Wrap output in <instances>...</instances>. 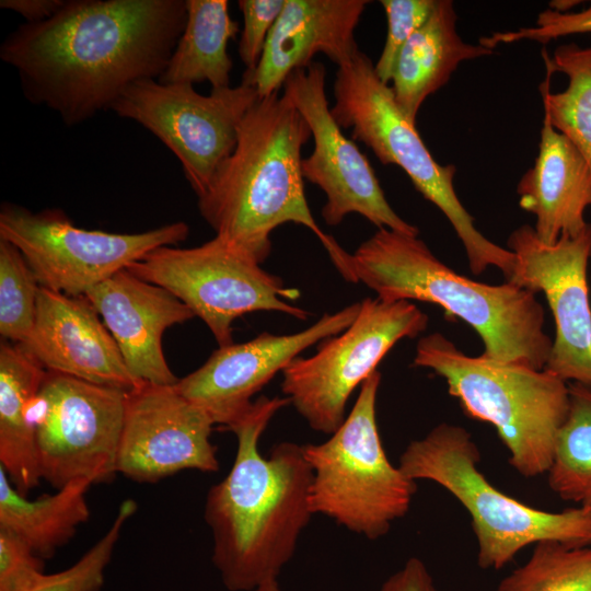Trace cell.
<instances>
[{"mask_svg":"<svg viewBox=\"0 0 591 591\" xmlns=\"http://www.w3.org/2000/svg\"><path fill=\"white\" fill-rule=\"evenodd\" d=\"M186 0H66L0 46L24 96L67 126L112 105L131 84L158 80L186 23Z\"/></svg>","mask_w":591,"mask_h":591,"instance_id":"obj_1","label":"cell"},{"mask_svg":"<svg viewBox=\"0 0 591 591\" xmlns=\"http://www.w3.org/2000/svg\"><path fill=\"white\" fill-rule=\"evenodd\" d=\"M289 404L287 397L263 395L225 429L236 436V454L228 475L210 487L204 518L212 535L211 560L229 591L277 580L313 515V473L302 445L280 442L267 457L258 450L269 421Z\"/></svg>","mask_w":591,"mask_h":591,"instance_id":"obj_2","label":"cell"},{"mask_svg":"<svg viewBox=\"0 0 591 591\" xmlns=\"http://www.w3.org/2000/svg\"><path fill=\"white\" fill-rule=\"evenodd\" d=\"M311 136L285 94L258 96L239 126L233 152L197 197L198 209L216 235L259 264L269 256L276 228L288 222L304 225L346 278L350 254L322 231L305 198L302 148Z\"/></svg>","mask_w":591,"mask_h":591,"instance_id":"obj_3","label":"cell"},{"mask_svg":"<svg viewBox=\"0 0 591 591\" xmlns=\"http://www.w3.org/2000/svg\"><path fill=\"white\" fill-rule=\"evenodd\" d=\"M352 282L385 302L421 301L441 306L482 338L483 355L543 370L553 340L535 292L507 282L487 285L454 271L418 235L379 229L351 254Z\"/></svg>","mask_w":591,"mask_h":591,"instance_id":"obj_4","label":"cell"},{"mask_svg":"<svg viewBox=\"0 0 591 591\" xmlns=\"http://www.w3.org/2000/svg\"><path fill=\"white\" fill-rule=\"evenodd\" d=\"M413 366L432 370L470 418L495 427L520 475L547 473L568 414L566 381L544 369L468 356L438 332L419 338Z\"/></svg>","mask_w":591,"mask_h":591,"instance_id":"obj_5","label":"cell"},{"mask_svg":"<svg viewBox=\"0 0 591 591\" xmlns=\"http://www.w3.org/2000/svg\"><path fill=\"white\" fill-rule=\"evenodd\" d=\"M480 453L471 433L447 422L413 440L398 467L413 480L433 482L467 510L482 569H501L521 549L542 541L591 545V510L582 507L549 512L510 497L478 470Z\"/></svg>","mask_w":591,"mask_h":591,"instance_id":"obj_6","label":"cell"},{"mask_svg":"<svg viewBox=\"0 0 591 591\" xmlns=\"http://www.w3.org/2000/svg\"><path fill=\"white\" fill-rule=\"evenodd\" d=\"M333 92L331 113L340 128L350 129L351 139L363 142L382 164L399 166L415 188L440 209L462 242L472 273L479 275L494 266L509 280L515 268L514 254L476 229L454 188L456 167L433 159L416 124L404 115L391 86L379 79L366 54L359 51L338 67Z\"/></svg>","mask_w":591,"mask_h":591,"instance_id":"obj_7","label":"cell"},{"mask_svg":"<svg viewBox=\"0 0 591 591\" xmlns=\"http://www.w3.org/2000/svg\"><path fill=\"white\" fill-rule=\"evenodd\" d=\"M381 373L374 371L340 427L321 443L302 445L313 477L309 493L312 514L376 540L408 512L416 482L387 459L376 424Z\"/></svg>","mask_w":591,"mask_h":591,"instance_id":"obj_8","label":"cell"},{"mask_svg":"<svg viewBox=\"0 0 591 591\" xmlns=\"http://www.w3.org/2000/svg\"><path fill=\"white\" fill-rule=\"evenodd\" d=\"M186 304L210 329L219 347L233 344V322L247 313L275 311L298 320L311 313L291 303L299 290L216 235L189 248L160 246L128 268Z\"/></svg>","mask_w":591,"mask_h":591,"instance_id":"obj_9","label":"cell"},{"mask_svg":"<svg viewBox=\"0 0 591 591\" xmlns=\"http://www.w3.org/2000/svg\"><path fill=\"white\" fill-rule=\"evenodd\" d=\"M429 317L410 301L366 298L354 322L322 341L311 357L294 358L282 371L281 391L315 431L335 432L357 386L404 338L426 331Z\"/></svg>","mask_w":591,"mask_h":591,"instance_id":"obj_10","label":"cell"},{"mask_svg":"<svg viewBox=\"0 0 591 591\" xmlns=\"http://www.w3.org/2000/svg\"><path fill=\"white\" fill-rule=\"evenodd\" d=\"M188 234L183 221L112 233L78 228L56 208L33 212L4 202L0 211V240L22 253L40 287L71 297L85 296L152 250L176 245Z\"/></svg>","mask_w":591,"mask_h":591,"instance_id":"obj_11","label":"cell"},{"mask_svg":"<svg viewBox=\"0 0 591 591\" xmlns=\"http://www.w3.org/2000/svg\"><path fill=\"white\" fill-rule=\"evenodd\" d=\"M128 391L47 371L30 402L42 479L56 489L70 482H111Z\"/></svg>","mask_w":591,"mask_h":591,"instance_id":"obj_12","label":"cell"},{"mask_svg":"<svg viewBox=\"0 0 591 591\" xmlns=\"http://www.w3.org/2000/svg\"><path fill=\"white\" fill-rule=\"evenodd\" d=\"M257 97L255 86L244 81L202 95L192 84L148 79L128 86L111 109L159 138L198 197L233 152L239 126Z\"/></svg>","mask_w":591,"mask_h":591,"instance_id":"obj_13","label":"cell"},{"mask_svg":"<svg viewBox=\"0 0 591 591\" xmlns=\"http://www.w3.org/2000/svg\"><path fill=\"white\" fill-rule=\"evenodd\" d=\"M325 77L324 65L313 61L293 71L283 83V94L311 130L313 150L302 160V175L326 196L322 208L325 223L336 227L356 212L379 229L418 235L419 230L393 210L368 158L344 135L333 117Z\"/></svg>","mask_w":591,"mask_h":591,"instance_id":"obj_14","label":"cell"},{"mask_svg":"<svg viewBox=\"0 0 591 591\" xmlns=\"http://www.w3.org/2000/svg\"><path fill=\"white\" fill-rule=\"evenodd\" d=\"M515 269L507 281L544 293L555 321V338L544 370L591 387V306L588 264L591 224L576 236L563 234L545 244L522 224L508 237Z\"/></svg>","mask_w":591,"mask_h":591,"instance_id":"obj_15","label":"cell"},{"mask_svg":"<svg viewBox=\"0 0 591 591\" xmlns=\"http://www.w3.org/2000/svg\"><path fill=\"white\" fill-rule=\"evenodd\" d=\"M215 422L174 385L142 383L128 391L117 473L155 483L185 470L219 471Z\"/></svg>","mask_w":591,"mask_h":591,"instance_id":"obj_16","label":"cell"},{"mask_svg":"<svg viewBox=\"0 0 591 591\" xmlns=\"http://www.w3.org/2000/svg\"><path fill=\"white\" fill-rule=\"evenodd\" d=\"M360 302L324 313L294 334L264 332L253 339L216 349L197 370L178 379L177 391L209 415L223 430L253 406V397L294 358L323 339L345 331L356 318Z\"/></svg>","mask_w":591,"mask_h":591,"instance_id":"obj_17","label":"cell"},{"mask_svg":"<svg viewBox=\"0 0 591 591\" xmlns=\"http://www.w3.org/2000/svg\"><path fill=\"white\" fill-rule=\"evenodd\" d=\"M19 345L47 371L125 391L143 383L127 369L116 341L85 296L40 287L34 328Z\"/></svg>","mask_w":591,"mask_h":591,"instance_id":"obj_18","label":"cell"},{"mask_svg":"<svg viewBox=\"0 0 591 591\" xmlns=\"http://www.w3.org/2000/svg\"><path fill=\"white\" fill-rule=\"evenodd\" d=\"M85 297L116 341L131 375L140 382L174 385L178 378L164 357V332L195 317L165 288L146 281L127 268L90 289Z\"/></svg>","mask_w":591,"mask_h":591,"instance_id":"obj_19","label":"cell"},{"mask_svg":"<svg viewBox=\"0 0 591 591\" xmlns=\"http://www.w3.org/2000/svg\"><path fill=\"white\" fill-rule=\"evenodd\" d=\"M367 0H286L271 28L256 70L242 81L255 86L259 97L279 91L296 70L322 53L338 67L360 50L355 31Z\"/></svg>","mask_w":591,"mask_h":591,"instance_id":"obj_20","label":"cell"},{"mask_svg":"<svg viewBox=\"0 0 591 591\" xmlns=\"http://www.w3.org/2000/svg\"><path fill=\"white\" fill-rule=\"evenodd\" d=\"M517 194L520 207L535 216L533 229L545 244H555L563 234L576 236L588 225L591 167L545 115L537 157L519 181Z\"/></svg>","mask_w":591,"mask_h":591,"instance_id":"obj_21","label":"cell"},{"mask_svg":"<svg viewBox=\"0 0 591 591\" xmlns=\"http://www.w3.org/2000/svg\"><path fill=\"white\" fill-rule=\"evenodd\" d=\"M493 54L494 49L464 42L457 33L454 3L437 0L397 57L390 85L397 105L416 124L426 99L448 83L461 62Z\"/></svg>","mask_w":591,"mask_h":591,"instance_id":"obj_22","label":"cell"},{"mask_svg":"<svg viewBox=\"0 0 591 591\" xmlns=\"http://www.w3.org/2000/svg\"><path fill=\"white\" fill-rule=\"evenodd\" d=\"M46 372L19 344L1 340L0 466L25 496L42 480L27 408Z\"/></svg>","mask_w":591,"mask_h":591,"instance_id":"obj_23","label":"cell"},{"mask_svg":"<svg viewBox=\"0 0 591 591\" xmlns=\"http://www.w3.org/2000/svg\"><path fill=\"white\" fill-rule=\"evenodd\" d=\"M93 485L77 479L55 494L28 499L0 466V530L25 543L42 559L66 545L90 518L86 493Z\"/></svg>","mask_w":591,"mask_h":591,"instance_id":"obj_24","label":"cell"},{"mask_svg":"<svg viewBox=\"0 0 591 591\" xmlns=\"http://www.w3.org/2000/svg\"><path fill=\"white\" fill-rule=\"evenodd\" d=\"M186 13L183 33L158 81L192 85L207 81L211 90L231 86L228 43L240 30L229 14V1L186 0Z\"/></svg>","mask_w":591,"mask_h":591,"instance_id":"obj_25","label":"cell"},{"mask_svg":"<svg viewBox=\"0 0 591 591\" xmlns=\"http://www.w3.org/2000/svg\"><path fill=\"white\" fill-rule=\"evenodd\" d=\"M544 115L581 152L591 167V46H558L545 56Z\"/></svg>","mask_w":591,"mask_h":591,"instance_id":"obj_26","label":"cell"},{"mask_svg":"<svg viewBox=\"0 0 591 591\" xmlns=\"http://www.w3.org/2000/svg\"><path fill=\"white\" fill-rule=\"evenodd\" d=\"M569 408L547 471L549 488L591 510V387L569 382Z\"/></svg>","mask_w":591,"mask_h":591,"instance_id":"obj_27","label":"cell"},{"mask_svg":"<svg viewBox=\"0 0 591 591\" xmlns=\"http://www.w3.org/2000/svg\"><path fill=\"white\" fill-rule=\"evenodd\" d=\"M497 591H591V545L536 543L529 559L506 576Z\"/></svg>","mask_w":591,"mask_h":591,"instance_id":"obj_28","label":"cell"},{"mask_svg":"<svg viewBox=\"0 0 591 591\" xmlns=\"http://www.w3.org/2000/svg\"><path fill=\"white\" fill-rule=\"evenodd\" d=\"M39 283L22 253L0 240V335L23 344L36 320Z\"/></svg>","mask_w":591,"mask_h":591,"instance_id":"obj_29","label":"cell"},{"mask_svg":"<svg viewBox=\"0 0 591 591\" xmlns=\"http://www.w3.org/2000/svg\"><path fill=\"white\" fill-rule=\"evenodd\" d=\"M136 510L135 500H124L106 533L74 564L54 573L44 572L23 591H100L121 530Z\"/></svg>","mask_w":591,"mask_h":591,"instance_id":"obj_30","label":"cell"},{"mask_svg":"<svg viewBox=\"0 0 591 591\" xmlns=\"http://www.w3.org/2000/svg\"><path fill=\"white\" fill-rule=\"evenodd\" d=\"M387 20V33L374 65L379 79L391 83L397 57L409 37L428 20L437 0H381Z\"/></svg>","mask_w":591,"mask_h":591,"instance_id":"obj_31","label":"cell"},{"mask_svg":"<svg viewBox=\"0 0 591 591\" xmlns=\"http://www.w3.org/2000/svg\"><path fill=\"white\" fill-rule=\"evenodd\" d=\"M591 33V2L579 12H556L551 9L537 15L534 26L515 31L494 32L479 39V44L495 49L500 44H511L520 40L547 43L575 34Z\"/></svg>","mask_w":591,"mask_h":591,"instance_id":"obj_32","label":"cell"},{"mask_svg":"<svg viewBox=\"0 0 591 591\" xmlns=\"http://www.w3.org/2000/svg\"><path fill=\"white\" fill-rule=\"evenodd\" d=\"M286 0H239L243 28L239 56L246 74L254 72L260 61L268 35L279 18Z\"/></svg>","mask_w":591,"mask_h":591,"instance_id":"obj_33","label":"cell"},{"mask_svg":"<svg viewBox=\"0 0 591 591\" xmlns=\"http://www.w3.org/2000/svg\"><path fill=\"white\" fill-rule=\"evenodd\" d=\"M44 573V559L13 534L0 530V591H23Z\"/></svg>","mask_w":591,"mask_h":591,"instance_id":"obj_34","label":"cell"},{"mask_svg":"<svg viewBox=\"0 0 591 591\" xmlns=\"http://www.w3.org/2000/svg\"><path fill=\"white\" fill-rule=\"evenodd\" d=\"M380 591H439L425 563L410 557L404 566L391 575Z\"/></svg>","mask_w":591,"mask_h":591,"instance_id":"obj_35","label":"cell"},{"mask_svg":"<svg viewBox=\"0 0 591 591\" xmlns=\"http://www.w3.org/2000/svg\"><path fill=\"white\" fill-rule=\"evenodd\" d=\"M66 0H1L2 9L19 13L26 23L42 22L54 16Z\"/></svg>","mask_w":591,"mask_h":591,"instance_id":"obj_36","label":"cell"},{"mask_svg":"<svg viewBox=\"0 0 591 591\" xmlns=\"http://www.w3.org/2000/svg\"><path fill=\"white\" fill-rule=\"evenodd\" d=\"M578 3H580V1L557 0V1L549 2V9L556 12L565 13V12H569V10L572 7L577 5Z\"/></svg>","mask_w":591,"mask_h":591,"instance_id":"obj_37","label":"cell"},{"mask_svg":"<svg viewBox=\"0 0 591 591\" xmlns=\"http://www.w3.org/2000/svg\"><path fill=\"white\" fill-rule=\"evenodd\" d=\"M252 591H281L278 580H270L262 583Z\"/></svg>","mask_w":591,"mask_h":591,"instance_id":"obj_38","label":"cell"}]
</instances>
